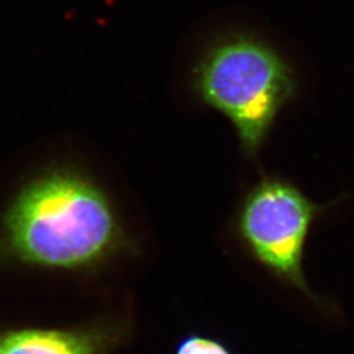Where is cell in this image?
<instances>
[{"label": "cell", "mask_w": 354, "mask_h": 354, "mask_svg": "<svg viewBox=\"0 0 354 354\" xmlns=\"http://www.w3.org/2000/svg\"><path fill=\"white\" fill-rule=\"evenodd\" d=\"M121 235L106 194L88 177L59 168L35 178L13 198L0 245L29 266L75 270L115 252Z\"/></svg>", "instance_id": "obj_1"}, {"label": "cell", "mask_w": 354, "mask_h": 354, "mask_svg": "<svg viewBox=\"0 0 354 354\" xmlns=\"http://www.w3.org/2000/svg\"><path fill=\"white\" fill-rule=\"evenodd\" d=\"M190 84L203 104L232 122L250 153L259 150L297 89L294 71L279 51L243 32L212 41L193 67Z\"/></svg>", "instance_id": "obj_2"}, {"label": "cell", "mask_w": 354, "mask_h": 354, "mask_svg": "<svg viewBox=\"0 0 354 354\" xmlns=\"http://www.w3.org/2000/svg\"><path fill=\"white\" fill-rule=\"evenodd\" d=\"M111 336L93 327L11 329L0 333V354H105Z\"/></svg>", "instance_id": "obj_4"}, {"label": "cell", "mask_w": 354, "mask_h": 354, "mask_svg": "<svg viewBox=\"0 0 354 354\" xmlns=\"http://www.w3.org/2000/svg\"><path fill=\"white\" fill-rule=\"evenodd\" d=\"M176 354H230L227 349L213 340L203 337H190L183 342Z\"/></svg>", "instance_id": "obj_5"}, {"label": "cell", "mask_w": 354, "mask_h": 354, "mask_svg": "<svg viewBox=\"0 0 354 354\" xmlns=\"http://www.w3.org/2000/svg\"><path fill=\"white\" fill-rule=\"evenodd\" d=\"M315 206L286 183L266 180L248 194L241 215V232L266 266L304 289V241Z\"/></svg>", "instance_id": "obj_3"}]
</instances>
